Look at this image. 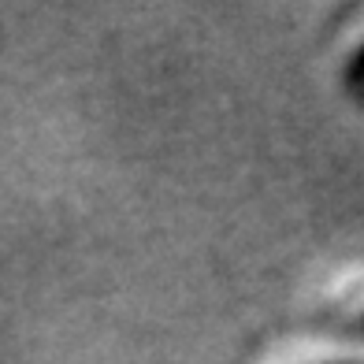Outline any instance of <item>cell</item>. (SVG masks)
I'll use <instances>...</instances> for the list:
<instances>
[{
	"mask_svg": "<svg viewBox=\"0 0 364 364\" xmlns=\"http://www.w3.org/2000/svg\"><path fill=\"white\" fill-rule=\"evenodd\" d=\"M312 309L323 323V335L364 346V257L335 264L320 279Z\"/></svg>",
	"mask_w": 364,
	"mask_h": 364,
	"instance_id": "cell-1",
	"label": "cell"
},
{
	"mask_svg": "<svg viewBox=\"0 0 364 364\" xmlns=\"http://www.w3.org/2000/svg\"><path fill=\"white\" fill-rule=\"evenodd\" d=\"M331 75L346 97L364 105V8H357L338 26L335 45H331Z\"/></svg>",
	"mask_w": 364,
	"mask_h": 364,
	"instance_id": "cell-2",
	"label": "cell"
},
{
	"mask_svg": "<svg viewBox=\"0 0 364 364\" xmlns=\"http://www.w3.org/2000/svg\"><path fill=\"white\" fill-rule=\"evenodd\" d=\"M257 364H364V346L338 342L331 335H305L275 346Z\"/></svg>",
	"mask_w": 364,
	"mask_h": 364,
	"instance_id": "cell-3",
	"label": "cell"
}]
</instances>
